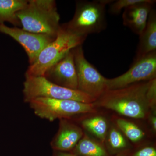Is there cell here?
Listing matches in <instances>:
<instances>
[{
	"instance_id": "cell-1",
	"label": "cell",
	"mask_w": 156,
	"mask_h": 156,
	"mask_svg": "<svg viewBox=\"0 0 156 156\" xmlns=\"http://www.w3.org/2000/svg\"><path fill=\"white\" fill-rule=\"evenodd\" d=\"M156 101V79L107 90L93 104L125 117L143 119L155 106Z\"/></svg>"
},
{
	"instance_id": "cell-2",
	"label": "cell",
	"mask_w": 156,
	"mask_h": 156,
	"mask_svg": "<svg viewBox=\"0 0 156 156\" xmlns=\"http://www.w3.org/2000/svg\"><path fill=\"white\" fill-rule=\"evenodd\" d=\"M17 17L23 30L54 37L60 27V16L53 0H29Z\"/></svg>"
},
{
	"instance_id": "cell-3",
	"label": "cell",
	"mask_w": 156,
	"mask_h": 156,
	"mask_svg": "<svg viewBox=\"0 0 156 156\" xmlns=\"http://www.w3.org/2000/svg\"><path fill=\"white\" fill-rule=\"evenodd\" d=\"M87 37L71 30L65 23L60 25L56 38L42 50L35 61L30 65L25 77L44 76L49 69L70 51L82 45Z\"/></svg>"
},
{
	"instance_id": "cell-4",
	"label": "cell",
	"mask_w": 156,
	"mask_h": 156,
	"mask_svg": "<svg viewBox=\"0 0 156 156\" xmlns=\"http://www.w3.org/2000/svg\"><path fill=\"white\" fill-rule=\"evenodd\" d=\"M113 1H78L72 19L65 23L71 30L87 36L100 33L107 27L106 7Z\"/></svg>"
},
{
	"instance_id": "cell-5",
	"label": "cell",
	"mask_w": 156,
	"mask_h": 156,
	"mask_svg": "<svg viewBox=\"0 0 156 156\" xmlns=\"http://www.w3.org/2000/svg\"><path fill=\"white\" fill-rule=\"evenodd\" d=\"M23 92L26 103L41 97L74 100L85 103H93L96 101L80 90L58 86L42 76L25 77Z\"/></svg>"
},
{
	"instance_id": "cell-6",
	"label": "cell",
	"mask_w": 156,
	"mask_h": 156,
	"mask_svg": "<svg viewBox=\"0 0 156 156\" xmlns=\"http://www.w3.org/2000/svg\"><path fill=\"white\" fill-rule=\"evenodd\" d=\"M28 103L35 114L50 122L96 111L93 103H85L74 100L41 97L35 98Z\"/></svg>"
},
{
	"instance_id": "cell-7",
	"label": "cell",
	"mask_w": 156,
	"mask_h": 156,
	"mask_svg": "<svg viewBox=\"0 0 156 156\" xmlns=\"http://www.w3.org/2000/svg\"><path fill=\"white\" fill-rule=\"evenodd\" d=\"M78 79V90L96 100L107 90L106 80L84 55L82 45L72 50Z\"/></svg>"
},
{
	"instance_id": "cell-8",
	"label": "cell",
	"mask_w": 156,
	"mask_h": 156,
	"mask_svg": "<svg viewBox=\"0 0 156 156\" xmlns=\"http://www.w3.org/2000/svg\"><path fill=\"white\" fill-rule=\"evenodd\" d=\"M156 79V51L133 62L128 70L122 75L107 79V89L115 90Z\"/></svg>"
},
{
	"instance_id": "cell-9",
	"label": "cell",
	"mask_w": 156,
	"mask_h": 156,
	"mask_svg": "<svg viewBox=\"0 0 156 156\" xmlns=\"http://www.w3.org/2000/svg\"><path fill=\"white\" fill-rule=\"evenodd\" d=\"M0 32L13 38L21 45L28 56L30 65L35 61L42 50L56 37L33 33L17 27H9L4 23H0Z\"/></svg>"
},
{
	"instance_id": "cell-10",
	"label": "cell",
	"mask_w": 156,
	"mask_h": 156,
	"mask_svg": "<svg viewBox=\"0 0 156 156\" xmlns=\"http://www.w3.org/2000/svg\"><path fill=\"white\" fill-rule=\"evenodd\" d=\"M44 76L58 86L78 90L77 75L72 50L49 69Z\"/></svg>"
},
{
	"instance_id": "cell-11",
	"label": "cell",
	"mask_w": 156,
	"mask_h": 156,
	"mask_svg": "<svg viewBox=\"0 0 156 156\" xmlns=\"http://www.w3.org/2000/svg\"><path fill=\"white\" fill-rule=\"evenodd\" d=\"M82 128L68 120L59 119V128L50 145L53 151H71L83 136Z\"/></svg>"
},
{
	"instance_id": "cell-12",
	"label": "cell",
	"mask_w": 156,
	"mask_h": 156,
	"mask_svg": "<svg viewBox=\"0 0 156 156\" xmlns=\"http://www.w3.org/2000/svg\"><path fill=\"white\" fill-rule=\"evenodd\" d=\"M155 2V1L144 0L125 9L122 14L123 24L140 35L145 28Z\"/></svg>"
},
{
	"instance_id": "cell-13",
	"label": "cell",
	"mask_w": 156,
	"mask_h": 156,
	"mask_svg": "<svg viewBox=\"0 0 156 156\" xmlns=\"http://www.w3.org/2000/svg\"><path fill=\"white\" fill-rule=\"evenodd\" d=\"M139 36V44L133 62L156 51V12L154 8L149 15L145 28Z\"/></svg>"
},
{
	"instance_id": "cell-14",
	"label": "cell",
	"mask_w": 156,
	"mask_h": 156,
	"mask_svg": "<svg viewBox=\"0 0 156 156\" xmlns=\"http://www.w3.org/2000/svg\"><path fill=\"white\" fill-rule=\"evenodd\" d=\"M27 2L26 0H0V23L8 22L15 27L21 26L17 14L25 7Z\"/></svg>"
},
{
	"instance_id": "cell-15",
	"label": "cell",
	"mask_w": 156,
	"mask_h": 156,
	"mask_svg": "<svg viewBox=\"0 0 156 156\" xmlns=\"http://www.w3.org/2000/svg\"><path fill=\"white\" fill-rule=\"evenodd\" d=\"M71 153L77 156H109L105 148L87 135H83Z\"/></svg>"
},
{
	"instance_id": "cell-16",
	"label": "cell",
	"mask_w": 156,
	"mask_h": 156,
	"mask_svg": "<svg viewBox=\"0 0 156 156\" xmlns=\"http://www.w3.org/2000/svg\"><path fill=\"white\" fill-rule=\"evenodd\" d=\"M84 129L94 134L101 142L105 139L108 131L106 119L101 116H94L85 119L81 122Z\"/></svg>"
},
{
	"instance_id": "cell-17",
	"label": "cell",
	"mask_w": 156,
	"mask_h": 156,
	"mask_svg": "<svg viewBox=\"0 0 156 156\" xmlns=\"http://www.w3.org/2000/svg\"><path fill=\"white\" fill-rule=\"evenodd\" d=\"M116 123L119 130L132 142H138L145 135L144 132L138 126L128 120L119 118L116 120Z\"/></svg>"
},
{
	"instance_id": "cell-18",
	"label": "cell",
	"mask_w": 156,
	"mask_h": 156,
	"mask_svg": "<svg viewBox=\"0 0 156 156\" xmlns=\"http://www.w3.org/2000/svg\"><path fill=\"white\" fill-rule=\"evenodd\" d=\"M108 142L110 147L114 150H121L127 146L126 139L122 134L115 128H112L109 132Z\"/></svg>"
},
{
	"instance_id": "cell-19",
	"label": "cell",
	"mask_w": 156,
	"mask_h": 156,
	"mask_svg": "<svg viewBox=\"0 0 156 156\" xmlns=\"http://www.w3.org/2000/svg\"><path fill=\"white\" fill-rule=\"evenodd\" d=\"M144 0H117L113 1L109 4V13L112 14H118L121 13L123 9L143 2Z\"/></svg>"
},
{
	"instance_id": "cell-20",
	"label": "cell",
	"mask_w": 156,
	"mask_h": 156,
	"mask_svg": "<svg viewBox=\"0 0 156 156\" xmlns=\"http://www.w3.org/2000/svg\"><path fill=\"white\" fill-rule=\"evenodd\" d=\"M132 156H156V150L152 147H146L136 151Z\"/></svg>"
},
{
	"instance_id": "cell-21",
	"label": "cell",
	"mask_w": 156,
	"mask_h": 156,
	"mask_svg": "<svg viewBox=\"0 0 156 156\" xmlns=\"http://www.w3.org/2000/svg\"><path fill=\"white\" fill-rule=\"evenodd\" d=\"M52 156H77L71 152L53 151Z\"/></svg>"
},
{
	"instance_id": "cell-22",
	"label": "cell",
	"mask_w": 156,
	"mask_h": 156,
	"mask_svg": "<svg viewBox=\"0 0 156 156\" xmlns=\"http://www.w3.org/2000/svg\"><path fill=\"white\" fill-rule=\"evenodd\" d=\"M151 123L153 129L154 131H156V117L155 116H154L151 119Z\"/></svg>"
},
{
	"instance_id": "cell-23",
	"label": "cell",
	"mask_w": 156,
	"mask_h": 156,
	"mask_svg": "<svg viewBox=\"0 0 156 156\" xmlns=\"http://www.w3.org/2000/svg\"><path fill=\"white\" fill-rule=\"evenodd\" d=\"M116 156H128L127 155L125 154H120Z\"/></svg>"
}]
</instances>
